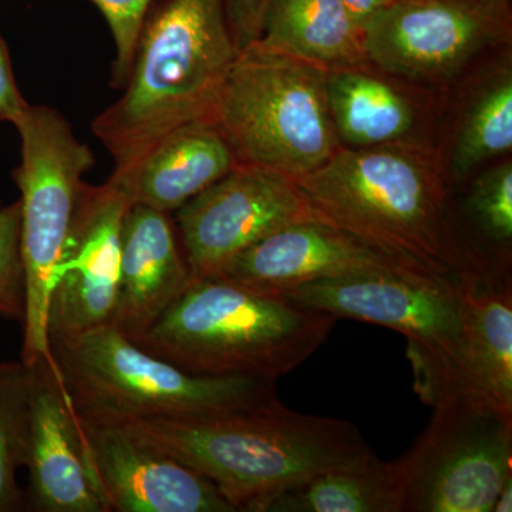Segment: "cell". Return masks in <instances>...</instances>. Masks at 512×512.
<instances>
[{
    "mask_svg": "<svg viewBox=\"0 0 512 512\" xmlns=\"http://www.w3.org/2000/svg\"><path fill=\"white\" fill-rule=\"evenodd\" d=\"M296 184L319 221L397 264L488 281L461 239L443 171L426 148L340 147Z\"/></svg>",
    "mask_w": 512,
    "mask_h": 512,
    "instance_id": "6da1fadb",
    "label": "cell"
},
{
    "mask_svg": "<svg viewBox=\"0 0 512 512\" xmlns=\"http://www.w3.org/2000/svg\"><path fill=\"white\" fill-rule=\"evenodd\" d=\"M114 426L208 478L235 512H268L286 491L369 448L350 421L295 413L282 402Z\"/></svg>",
    "mask_w": 512,
    "mask_h": 512,
    "instance_id": "7a4b0ae2",
    "label": "cell"
},
{
    "mask_svg": "<svg viewBox=\"0 0 512 512\" xmlns=\"http://www.w3.org/2000/svg\"><path fill=\"white\" fill-rule=\"evenodd\" d=\"M238 53L227 0H153L123 96L92 124L114 170L136 164L174 128L212 119Z\"/></svg>",
    "mask_w": 512,
    "mask_h": 512,
    "instance_id": "3957f363",
    "label": "cell"
},
{
    "mask_svg": "<svg viewBox=\"0 0 512 512\" xmlns=\"http://www.w3.org/2000/svg\"><path fill=\"white\" fill-rule=\"evenodd\" d=\"M338 320L285 296L210 276L194 279L133 343L190 375L276 382L311 357Z\"/></svg>",
    "mask_w": 512,
    "mask_h": 512,
    "instance_id": "277c9868",
    "label": "cell"
},
{
    "mask_svg": "<svg viewBox=\"0 0 512 512\" xmlns=\"http://www.w3.org/2000/svg\"><path fill=\"white\" fill-rule=\"evenodd\" d=\"M50 348L77 419L93 426L281 402L275 380L190 375L138 348L111 326L53 340Z\"/></svg>",
    "mask_w": 512,
    "mask_h": 512,
    "instance_id": "5b68a950",
    "label": "cell"
},
{
    "mask_svg": "<svg viewBox=\"0 0 512 512\" xmlns=\"http://www.w3.org/2000/svg\"><path fill=\"white\" fill-rule=\"evenodd\" d=\"M282 296L338 319L402 333L409 340L417 393L430 406L463 394L477 397L471 387L461 279L393 266L311 282Z\"/></svg>",
    "mask_w": 512,
    "mask_h": 512,
    "instance_id": "8992f818",
    "label": "cell"
},
{
    "mask_svg": "<svg viewBox=\"0 0 512 512\" xmlns=\"http://www.w3.org/2000/svg\"><path fill=\"white\" fill-rule=\"evenodd\" d=\"M212 120L238 164L299 180L339 150L326 97V69L249 43L239 50Z\"/></svg>",
    "mask_w": 512,
    "mask_h": 512,
    "instance_id": "52a82bcc",
    "label": "cell"
},
{
    "mask_svg": "<svg viewBox=\"0 0 512 512\" xmlns=\"http://www.w3.org/2000/svg\"><path fill=\"white\" fill-rule=\"evenodd\" d=\"M22 161L13 171L20 194V256L25 276L22 362H55L49 339V308L57 266L84 183L96 164L92 150L74 134L62 114L29 106L15 121Z\"/></svg>",
    "mask_w": 512,
    "mask_h": 512,
    "instance_id": "ba28073f",
    "label": "cell"
},
{
    "mask_svg": "<svg viewBox=\"0 0 512 512\" xmlns=\"http://www.w3.org/2000/svg\"><path fill=\"white\" fill-rule=\"evenodd\" d=\"M433 409L426 430L393 461L400 512H493L512 480V412L464 394Z\"/></svg>",
    "mask_w": 512,
    "mask_h": 512,
    "instance_id": "9c48e42d",
    "label": "cell"
},
{
    "mask_svg": "<svg viewBox=\"0 0 512 512\" xmlns=\"http://www.w3.org/2000/svg\"><path fill=\"white\" fill-rule=\"evenodd\" d=\"M510 9L464 0H396L362 30L366 60L380 70L414 80L453 79L491 46L507 42Z\"/></svg>",
    "mask_w": 512,
    "mask_h": 512,
    "instance_id": "30bf717a",
    "label": "cell"
},
{
    "mask_svg": "<svg viewBox=\"0 0 512 512\" xmlns=\"http://www.w3.org/2000/svg\"><path fill=\"white\" fill-rule=\"evenodd\" d=\"M308 221L319 220L295 180L248 164L178 208L174 220L194 279L220 274L256 242Z\"/></svg>",
    "mask_w": 512,
    "mask_h": 512,
    "instance_id": "8fae6325",
    "label": "cell"
},
{
    "mask_svg": "<svg viewBox=\"0 0 512 512\" xmlns=\"http://www.w3.org/2000/svg\"><path fill=\"white\" fill-rule=\"evenodd\" d=\"M130 207V198L114 174L97 187L84 185L50 296V342L109 325Z\"/></svg>",
    "mask_w": 512,
    "mask_h": 512,
    "instance_id": "7c38bea8",
    "label": "cell"
},
{
    "mask_svg": "<svg viewBox=\"0 0 512 512\" xmlns=\"http://www.w3.org/2000/svg\"><path fill=\"white\" fill-rule=\"evenodd\" d=\"M26 375L25 463L37 512H107L56 363L37 360Z\"/></svg>",
    "mask_w": 512,
    "mask_h": 512,
    "instance_id": "4fadbf2b",
    "label": "cell"
},
{
    "mask_svg": "<svg viewBox=\"0 0 512 512\" xmlns=\"http://www.w3.org/2000/svg\"><path fill=\"white\" fill-rule=\"evenodd\" d=\"M79 424L107 512H235L208 478L126 430Z\"/></svg>",
    "mask_w": 512,
    "mask_h": 512,
    "instance_id": "5bb4252c",
    "label": "cell"
},
{
    "mask_svg": "<svg viewBox=\"0 0 512 512\" xmlns=\"http://www.w3.org/2000/svg\"><path fill=\"white\" fill-rule=\"evenodd\" d=\"M403 266L328 222L289 225L256 242L215 275L264 295L298 286Z\"/></svg>",
    "mask_w": 512,
    "mask_h": 512,
    "instance_id": "9a60e30c",
    "label": "cell"
},
{
    "mask_svg": "<svg viewBox=\"0 0 512 512\" xmlns=\"http://www.w3.org/2000/svg\"><path fill=\"white\" fill-rule=\"evenodd\" d=\"M192 281L171 214L131 204L121 238L116 302L107 326L136 342Z\"/></svg>",
    "mask_w": 512,
    "mask_h": 512,
    "instance_id": "2e32d148",
    "label": "cell"
},
{
    "mask_svg": "<svg viewBox=\"0 0 512 512\" xmlns=\"http://www.w3.org/2000/svg\"><path fill=\"white\" fill-rule=\"evenodd\" d=\"M237 164L220 128L214 120L204 119L174 128L136 164L113 174L131 204L173 214Z\"/></svg>",
    "mask_w": 512,
    "mask_h": 512,
    "instance_id": "e0dca14e",
    "label": "cell"
},
{
    "mask_svg": "<svg viewBox=\"0 0 512 512\" xmlns=\"http://www.w3.org/2000/svg\"><path fill=\"white\" fill-rule=\"evenodd\" d=\"M326 97L339 143L349 148L420 146V113L402 90L363 66L326 70Z\"/></svg>",
    "mask_w": 512,
    "mask_h": 512,
    "instance_id": "ac0fdd59",
    "label": "cell"
},
{
    "mask_svg": "<svg viewBox=\"0 0 512 512\" xmlns=\"http://www.w3.org/2000/svg\"><path fill=\"white\" fill-rule=\"evenodd\" d=\"M256 42L326 70L369 63L343 0H266Z\"/></svg>",
    "mask_w": 512,
    "mask_h": 512,
    "instance_id": "d6986e66",
    "label": "cell"
},
{
    "mask_svg": "<svg viewBox=\"0 0 512 512\" xmlns=\"http://www.w3.org/2000/svg\"><path fill=\"white\" fill-rule=\"evenodd\" d=\"M473 393L512 412V282L463 279Z\"/></svg>",
    "mask_w": 512,
    "mask_h": 512,
    "instance_id": "ffe728a7",
    "label": "cell"
},
{
    "mask_svg": "<svg viewBox=\"0 0 512 512\" xmlns=\"http://www.w3.org/2000/svg\"><path fill=\"white\" fill-rule=\"evenodd\" d=\"M268 512H400L396 468L369 447L350 463L286 491Z\"/></svg>",
    "mask_w": 512,
    "mask_h": 512,
    "instance_id": "44dd1931",
    "label": "cell"
},
{
    "mask_svg": "<svg viewBox=\"0 0 512 512\" xmlns=\"http://www.w3.org/2000/svg\"><path fill=\"white\" fill-rule=\"evenodd\" d=\"M512 148V73L501 67L478 87L467 104L454 136L450 173L457 181L485 161Z\"/></svg>",
    "mask_w": 512,
    "mask_h": 512,
    "instance_id": "7402d4cb",
    "label": "cell"
},
{
    "mask_svg": "<svg viewBox=\"0 0 512 512\" xmlns=\"http://www.w3.org/2000/svg\"><path fill=\"white\" fill-rule=\"evenodd\" d=\"M26 375L20 362H0V512L26 508L18 484L25 463Z\"/></svg>",
    "mask_w": 512,
    "mask_h": 512,
    "instance_id": "603a6c76",
    "label": "cell"
},
{
    "mask_svg": "<svg viewBox=\"0 0 512 512\" xmlns=\"http://www.w3.org/2000/svg\"><path fill=\"white\" fill-rule=\"evenodd\" d=\"M464 215L478 237L487 241L495 265L511 272L512 164L495 165L478 174L464 201Z\"/></svg>",
    "mask_w": 512,
    "mask_h": 512,
    "instance_id": "cb8c5ba5",
    "label": "cell"
},
{
    "mask_svg": "<svg viewBox=\"0 0 512 512\" xmlns=\"http://www.w3.org/2000/svg\"><path fill=\"white\" fill-rule=\"evenodd\" d=\"M25 276L20 256V201L0 208V318L22 322Z\"/></svg>",
    "mask_w": 512,
    "mask_h": 512,
    "instance_id": "d4e9b609",
    "label": "cell"
},
{
    "mask_svg": "<svg viewBox=\"0 0 512 512\" xmlns=\"http://www.w3.org/2000/svg\"><path fill=\"white\" fill-rule=\"evenodd\" d=\"M92 2L106 19L113 35L114 46H116L111 84L116 89H123L133 64L138 35L153 0H92Z\"/></svg>",
    "mask_w": 512,
    "mask_h": 512,
    "instance_id": "484cf974",
    "label": "cell"
},
{
    "mask_svg": "<svg viewBox=\"0 0 512 512\" xmlns=\"http://www.w3.org/2000/svg\"><path fill=\"white\" fill-rule=\"evenodd\" d=\"M265 3L266 0H227L229 28L238 50L258 39Z\"/></svg>",
    "mask_w": 512,
    "mask_h": 512,
    "instance_id": "4316f807",
    "label": "cell"
},
{
    "mask_svg": "<svg viewBox=\"0 0 512 512\" xmlns=\"http://www.w3.org/2000/svg\"><path fill=\"white\" fill-rule=\"evenodd\" d=\"M29 104L23 99L13 76L5 43L0 39V121L15 123Z\"/></svg>",
    "mask_w": 512,
    "mask_h": 512,
    "instance_id": "83f0119b",
    "label": "cell"
},
{
    "mask_svg": "<svg viewBox=\"0 0 512 512\" xmlns=\"http://www.w3.org/2000/svg\"><path fill=\"white\" fill-rule=\"evenodd\" d=\"M346 8L360 30L365 28L367 20L372 18L380 9L392 5L396 0H343Z\"/></svg>",
    "mask_w": 512,
    "mask_h": 512,
    "instance_id": "f1b7e54d",
    "label": "cell"
},
{
    "mask_svg": "<svg viewBox=\"0 0 512 512\" xmlns=\"http://www.w3.org/2000/svg\"><path fill=\"white\" fill-rule=\"evenodd\" d=\"M512 511V480L504 485L503 490L498 494L495 500L493 512H511Z\"/></svg>",
    "mask_w": 512,
    "mask_h": 512,
    "instance_id": "f546056e",
    "label": "cell"
},
{
    "mask_svg": "<svg viewBox=\"0 0 512 512\" xmlns=\"http://www.w3.org/2000/svg\"><path fill=\"white\" fill-rule=\"evenodd\" d=\"M464 2L477 3L490 8L510 9V0H464Z\"/></svg>",
    "mask_w": 512,
    "mask_h": 512,
    "instance_id": "4dcf8cb0",
    "label": "cell"
}]
</instances>
